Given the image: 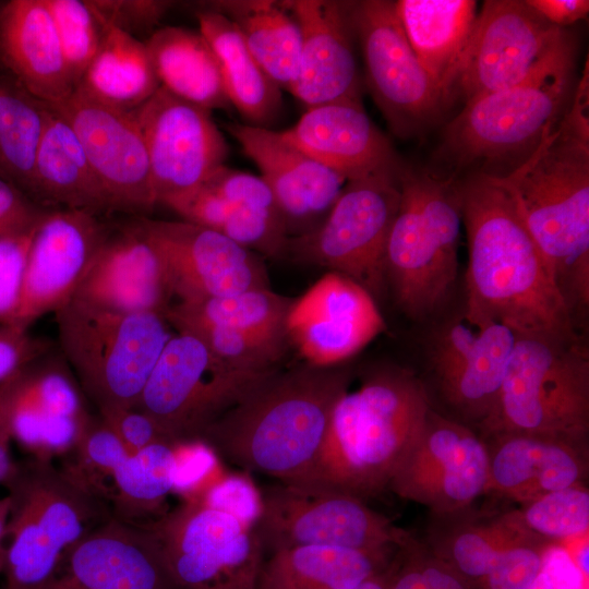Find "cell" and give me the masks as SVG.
I'll list each match as a JSON object with an SVG mask.
<instances>
[{
  "label": "cell",
  "instance_id": "cell-1",
  "mask_svg": "<svg viewBox=\"0 0 589 589\" xmlns=\"http://www.w3.org/2000/svg\"><path fill=\"white\" fill-rule=\"evenodd\" d=\"M460 190L468 264L465 321L516 336L578 337L569 310L506 192L481 173Z\"/></svg>",
  "mask_w": 589,
  "mask_h": 589
},
{
  "label": "cell",
  "instance_id": "cell-2",
  "mask_svg": "<svg viewBox=\"0 0 589 589\" xmlns=\"http://www.w3.org/2000/svg\"><path fill=\"white\" fill-rule=\"evenodd\" d=\"M588 85L527 158L506 176H492L509 196L537 244L568 310L589 304Z\"/></svg>",
  "mask_w": 589,
  "mask_h": 589
},
{
  "label": "cell",
  "instance_id": "cell-3",
  "mask_svg": "<svg viewBox=\"0 0 589 589\" xmlns=\"http://www.w3.org/2000/svg\"><path fill=\"white\" fill-rule=\"evenodd\" d=\"M349 385V371L337 365L273 372L199 438L239 467L298 483L315 462L335 404Z\"/></svg>",
  "mask_w": 589,
  "mask_h": 589
},
{
  "label": "cell",
  "instance_id": "cell-4",
  "mask_svg": "<svg viewBox=\"0 0 589 589\" xmlns=\"http://www.w3.org/2000/svg\"><path fill=\"white\" fill-rule=\"evenodd\" d=\"M432 410L423 383L404 369H385L349 386L335 404L321 450L298 483L359 498L388 488Z\"/></svg>",
  "mask_w": 589,
  "mask_h": 589
},
{
  "label": "cell",
  "instance_id": "cell-5",
  "mask_svg": "<svg viewBox=\"0 0 589 589\" xmlns=\"http://www.w3.org/2000/svg\"><path fill=\"white\" fill-rule=\"evenodd\" d=\"M400 201L389 231L386 283L398 306L422 320L450 294L458 271L460 190L453 179L400 167Z\"/></svg>",
  "mask_w": 589,
  "mask_h": 589
},
{
  "label": "cell",
  "instance_id": "cell-6",
  "mask_svg": "<svg viewBox=\"0 0 589 589\" xmlns=\"http://www.w3.org/2000/svg\"><path fill=\"white\" fill-rule=\"evenodd\" d=\"M10 513L3 589H35L65 552L112 514L107 503L48 459L15 465L4 482Z\"/></svg>",
  "mask_w": 589,
  "mask_h": 589
},
{
  "label": "cell",
  "instance_id": "cell-7",
  "mask_svg": "<svg viewBox=\"0 0 589 589\" xmlns=\"http://www.w3.org/2000/svg\"><path fill=\"white\" fill-rule=\"evenodd\" d=\"M55 316L65 362L98 411L136 407L173 335L165 315L116 311L72 298Z\"/></svg>",
  "mask_w": 589,
  "mask_h": 589
},
{
  "label": "cell",
  "instance_id": "cell-8",
  "mask_svg": "<svg viewBox=\"0 0 589 589\" xmlns=\"http://www.w3.org/2000/svg\"><path fill=\"white\" fill-rule=\"evenodd\" d=\"M488 434L524 433L585 445L589 429V352L578 336H517Z\"/></svg>",
  "mask_w": 589,
  "mask_h": 589
},
{
  "label": "cell",
  "instance_id": "cell-9",
  "mask_svg": "<svg viewBox=\"0 0 589 589\" xmlns=\"http://www.w3.org/2000/svg\"><path fill=\"white\" fill-rule=\"evenodd\" d=\"M573 68L574 48L567 35L521 82L466 101L445 128V153L467 165L534 147L562 117Z\"/></svg>",
  "mask_w": 589,
  "mask_h": 589
},
{
  "label": "cell",
  "instance_id": "cell-10",
  "mask_svg": "<svg viewBox=\"0 0 589 589\" xmlns=\"http://www.w3.org/2000/svg\"><path fill=\"white\" fill-rule=\"evenodd\" d=\"M400 167L348 181L324 220L288 238L284 254L345 275L380 296L387 284L386 244L400 201Z\"/></svg>",
  "mask_w": 589,
  "mask_h": 589
},
{
  "label": "cell",
  "instance_id": "cell-11",
  "mask_svg": "<svg viewBox=\"0 0 589 589\" xmlns=\"http://www.w3.org/2000/svg\"><path fill=\"white\" fill-rule=\"evenodd\" d=\"M254 530L269 554L303 545L390 553L409 542L404 531L357 496L287 482L264 490Z\"/></svg>",
  "mask_w": 589,
  "mask_h": 589
},
{
  "label": "cell",
  "instance_id": "cell-12",
  "mask_svg": "<svg viewBox=\"0 0 589 589\" xmlns=\"http://www.w3.org/2000/svg\"><path fill=\"white\" fill-rule=\"evenodd\" d=\"M230 369L196 337L177 332L166 344L136 407L178 443L204 429L273 373Z\"/></svg>",
  "mask_w": 589,
  "mask_h": 589
},
{
  "label": "cell",
  "instance_id": "cell-13",
  "mask_svg": "<svg viewBox=\"0 0 589 589\" xmlns=\"http://www.w3.org/2000/svg\"><path fill=\"white\" fill-rule=\"evenodd\" d=\"M144 525L179 589H255L265 552L240 517L191 500Z\"/></svg>",
  "mask_w": 589,
  "mask_h": 589
},
{
  "label": "cell",
  "instance_id": "cell-14",
  "mask_svg": "<svg viewBox=\"0 0 589 589\" xmlns=\"http://www.w3.org/2000/svg\"><path fill=\"white\" fill-rule=\"evenodd\" d=\"M348 12L361 44L369 88L389 128L400 137L419 133L438 116L448 96L414 55L395 2H348Z\"/></svg>",
  "mask_w": 589,
  "mask_h": 589
},
{
  "label": "cell",
  "instance_id": "cell-15",
  "mask_svg": "<svg viewBox=\"0 0 589 589\" xmlns=\"http://www.w3.org/2000/svg\"><path fill=\"white\" fill-rule=\"evenodd\" d=\"M489 464V445L479 435L432 408L388 488L436 514L453 515L485 492Z\"/></svg>",
  "mask_w": 589,
  "mask_h": 589
},
{
  "label": "cell",
  "instance_id": "cell-16",
  "mask_svg": "<svg viewBox=\"0 0 589 589\" xmlns=\"http://www.w3.org/2000/svg\"><path fill=\"white\" fill-rule=\"evenodd\" d=\"M133 113L145 141L157 204L197 190L225 165L228 147L209 110L160 86Z\"/></svg>",
  "mask_w": 589,
  "mask_h": 589
},
{
  "label": "cell",
  "instance_id": "cell-17",
  "mask_svg": "<svg viewBox=\"0 0 589 589\" xmlns=\"http://www.w3.org/2000/svg\"><path fill=\"white\" fill-rule=\"evenodd\" d=\"M567 36L526 1H484L455 84L466 101L525 80Z\"/></svg>",
  "mask_w": 589,
  "mask_h": 589
},
{
  "label": "cell",
  "instance_id": "cell-18",
  "mask_svg": "<svg viewBox=\"0 0 589 589\" xmlns=\"http://www.w3.org/2000/svg\"><path fill=\"white\" fill-rule=\"evenodd\" d=\"M51 106L80 140L111 212H151L157 203L145 141L133 111L103 104L80 88Z\"/></svg>",
  "mask_w": 589,
  "mask_h": 589
},
{
  "label": "cell",
  "instance_id": "cell-19",
  "mask_svg": "<svg viewBox=\"0 0 589 589\" xmlns=\"http://www.w3.org/2000/svg\"><path fill=\"white\" fill-rule=\"evenodd\" d=\"M97 216L67 208L44 214L32 237L16 309L4 324L28 328L74 297L107 231Z\"/></svg>",
  "mask_w": 589,
  "mask_h": 589
},
{
  "label": "cell",
  "instance_id": "cell-20",
  "mask_svg": "<svg viewBox=\"0 0 589 589\" xmlns=\"http://www.w3.org/2000/svg\"><path fill=\"white\" fill-rule=\"evenodd\" d=\"M142 223L165 264L172 300L199 301L268 287L262 261L221 232L185 220Z\"/></svg>",
  "mask_w": 589,
  "mask_h": 589
},
{
  "label": "cell",
  "instance_id": "cell-21",
  "mask_svg": "<svg viewBox=\"0 0 589 589\" xmlns=\"http://www.w3.org/2000/svg\"><path fill=\"white\" fill-rule=\"evenodd\" d=\"M516 334L494 323L482 328L450 321L432 336L429 357L442 399L459 417L480 428L492 416Z\"/></svg>",
  "mask_w": 589,
  "mask_h": 589
},
{
  "label": "cell",
  "instance_id": "cell-22",
  "mask_svg": "<svg viewBox=\"0 0 589 589\" xmlns=\"http://www.w3.org/2000/svg\"><path fill=\"white\" fill-rule=\"evenodd\" d=\"M35 589H179L161 545L144 524L111 516L62 556Z\"/></svg>",
  "mask_w": 589,
  "mask_h": 589
},
{
  "label": "cell",
  "instance_id": "cell-23",
  "mask_svg": "<svg viewBox=\"0 0 589 589\" xmlns=\"http://www.w3.org/2000/svg\"><path fill=\"white\" fill-rule=\"evenodd\" d=\"M373 297L359 284L328 272L293 300L286 337L309 364L334 366L385 330Z\"/></svg>",
  "mask_w": 589,
  "mask_h": 589
},
{
  "label": "cell",
  "instance_id": "cell-24",
  "mask_svg": "<svg viewBox=\"0 0 589 589\" xmlns=\"http://www.w3.org/2000/svg\"><path fill=\"white\" fill-rule=\"evenodd\" d=\"M226 129L259 167L276 200L288 238L316 228L348 181L308 156L281 132L236 122Z\"/></svg>",
  "mask_w": 589,
  "mask_h": 589
},
{
  "label": "cell",
  "instance_id": "cell-25",
  "mask_svg": "<svg viewBox=\"0 0 589 589\" xmlns=\"http://www.w3.org/2000/svg\"><path fill=\"white\" fill-rule=\"evenodd\" d=\"M73 298L116 311L166 314L172 294L164 261L142 217L107 227Z\"/></svg>",
  "mask_w": 589,
  "mask_h": 589
},
{
  "label": "cell",
  "instance_id": "cell-26",
  "mask_svg": "<svg viewBox=\"0 0 589 589\" xmlns=\"http://www.w3.org/2000/svg\"><path fill=\"white\" fill-rule=\"evenodd\" d=\"M301 31L297 75L288 89L308 108L360 100L348 2L292 0Z\"/></svg>",
  "mask_w": 589,
  "mask_h": 589
},
{
  "label": "cell",
  "instance_id": "cell-27",
  "mask_svg": "<svg viewBox=\"0 0 589 589\" xmlns=\"http://www.w3.org/2000/svg\"><path fill=\"white\" fill-rule=\"evenodd\" d=\"M49 354L21 372L11 404L13 438L48 460L74 448L91 417L69 368Z\"/></svg>",
  "mask_w": 589,
  "mask_h": 589
},
{
  "label": "cell",
  "instance_id": "cell-28",
  "mask_svg": "<svg viewBox=\"0 0 589 589\" xmlns=\"http://www.w3.org/2000/svg\"><path fill=\"white\" fill-rule=\"evenodd\" d=\"M281 133L347 181L400 166L390 142L371 121L361 100L308 108L296 124Z\"/></svg>",
  "mask_w": 589,
  "mask_h": 589
},
{
  "label": "cell",
  "instance_id": "cell-29",
  "mask_svg": "<svg viewBox=\"0 0 589 589\" xmlns=\"http://www.w3.org/2000/svg\"><path fill=\"white\" fill-rule=\"evenodd\" d=\"M0 62L32 95L50 105L76 89L45 0L0 3Z\"/></svg>",
  "mask_w": 589,
  "mask_h": 589
},
{
  "label": "cell",
  "instance_id": "cell-30",
  "mask_svg": "<svg viewBox=\"0 0 589 589\" xmlns=\"http://www.w3.org/2000/svg\"><path fill=\"white\" fill-rule=\"evenodd\" d=\"M493 436L495 442L489 447V478L484 493H496L524 504L582 483L584 445L524 433Z\"/></svg>",
  "mask_w": 589,
  "mask_h": 589
},
{
  "label": "cell",
  "instance_id": "cell-31",
  "mask_svg": "<svg viewBox=\"0 0 589 589\" xmlns=\"http://www.w3.org/2000/svg\"><path fill=\"white\" fill-rule=\"evenodd\" d=\"M29 197L45 208L99 215L111 212L107 195L69 122L48 104Z\"/></svg>",
  "mask_w": 589,
  "mask_h": 589
},
{
  "label": "cell",
  "instance_id": "cell-32",
  "mask_svg": "<svg viewBox=\"0 0 589 589\" xmlns=\"http://www.w3.org/2000/svg\"><path fill=\"white\" fill-rule=\"evenodd\" d=\"M397 15L418 60L448 96L477 19L472 0H399Z\"/></svg>",
  "mask_w": 589,
  "mask_h": 589
},
{
  "label": "cell",
  "instance_id": "cell-33",
  "mask_svg": "<svg viewBox=\"0 0 589 589\" xmlns=\"http://www.w3.org/2000/svg\"><path fill=\"white\" fill-rule=\"evenodd\" d=\"M389 553L303 545L264 558L255 589H351L385 570Z\"/></svg>",
  "mask_w": 589,
  "mask_h": 589
},
{
  "label": "cell",
  "instance_id": "cell-34",
  "mask_svg": "<svg viewBox=\"0 0 589 589\" xmlns=\"http://www.w3.org/2000/svg\"><path fill=\"white\" fill-rule=\"evenodd\" d=\"M199 32L213 49L230 104L251 125L265 127L281 106L279 86L248 49L235 24L211 8L196 12Z\"/></svg>",
  "mask_w": 589,
  "mask_h": 589
},
{
  "label": "cell",
  "instance_id": "cell-35",
  "mask_svg": "<svg viewBox=\"0 0 589 589\" xmlns=\"http://www.w3.org/2000/svg\"><path fill=\"white\" fill-rule=\"evenodd\" d=\"M145 45L160 86L209 111L230 105L217 58L200 32L163 27Z\"/></svg>",
  "mask_w": 589,
  "mask_h": 589
},
{
  "label": "cell",
  "instance_id": "cell-36",
  "mask_svg": "<svg viewBox=\"0 0 589 589\" xmlns=\"http://www.w3.org/2000/svg\"><path fill=\"white\" fill-rule=\"evenodd\" d=\"M208 8L228 17L265 73L289 89L298 71L301 31L290 1L221 0Z\"/></svg>",
  "mask_w": 589,
  "mask_h": 589
},
{
  "label": "cell",
  "instance_id": "cell-37",
  "mask_svg": "<svg viewBox=\"0 0 589 589\" xmlns=\"http://www.w3.org/2000/svg\"><path fill=\"white\" fill-rule=\"evenodd\" d=\"M103 21L101 44L77 88L103 104L133 111L160 83L145 43Z\"/></svg>",
  "mask_w": 589,
  "mask_h": 589
},
{
  "label": "cell",
  "instance_id": "cell-38",
  "mask_svg": "<svg viewBox=\"0 0 589 589\" xmlns=\"http://www.w3.org/2000/svg\"><path fill=\"white\" fill-rule=\"evenodd\" d=\"M173 442H158L139 452L127 453L107 479L111 488L113 517L141 524L155 514L176 485L178 459Z\"/></svg>",
  "mask_w": 589,
  "mask_h": 589
},
{
  "label": "cell",
  "instance_id": "cell-39",
  "mask_svg": "<svg viewBox=\"0 0 589 589\" xmlns=\"http://www.w3.org/2000/svg\"><path fill=\"white\" fill-rule=\"evenodd\" d=\"M293 300L269 288L191 302L172 303L165 317L180 330L204 325L252 334L286 336L285 322Z\"/></svg>",
  "mask_w": 589,
  "mask_h": 589
},
{
  "label": "cell",
  "instance_id": "cell-40",
  "mask_svg": "<svg viewBox=\"0 0 589 589\" xmlns=\"http://www.w3.org/2000/svg\"><path fill=\"white\" fill-rule=\"evenodd\" d=\"M47 110L48 103L0 69V176L28 197Z\"/></svg>",
  "mask_w": 589,
  "mask_h": 589
},
{
  "label": "cell",
  "instance_id": "cell-41",
  "mask_svg": "<svg viewBox=\"0 0 589 589\" xmlns=\"http://www.w3.org/2000/svg\"><path fill=\"white\" fill-rule=\"evenodd\" d=\"M533 537L512 513L461 525L432 552L472 589H479L506 550Z\"/></svg>",
  "mask_w": 589,
  "mask_h": 589
},
{
  "label": "cell",
  "instance_id": "cell-42",
  "mask_svg": "<svg viewBox=\"0 0 589 589\" xmlns=\"http://www.w3.org/2000/svg\"><path fill=\"white\" fill-rule=\"evenodd\" d=\"M515 514L534 537L563 542L588 533L589 492L582 483L553 491L521 504Z\"/></svg>",
  "mask_w": 589,
  "mask_h": 589
},
{
  "label": "cell",
  "instance_id": "cell-43",
  "mask_svg": "<svg viewBox=\"0 0 589 589\" xmlns=\"http://www.w3.org/2000/svg\"><path fill=\"white\" fill-rule=\"evenodd\" d=\"M52 17L70 75L77 88L96 56L104 21L91 0H45Z\"/></svg>",
  "mask_w": 589,
  "mask_h": 589
},
{
  "label": "cell",
  "instance_id": "cell-44",
  "mask_svg": "<svg viewBox=\"0 0 589 589\" xmlns=\"http://www.w3.org/2000/svg\"><path fill=\"white\" fill-rule=\"evenodd\" d=\"M232 370L247 373L271 372L283 354L286 336H269L204 325L184 327Z\"/></svg>",
  "mask_w": 589,
  "mask_h": 589
},
{
  "label": "cell",
  "instance_id": "cell-45",
  "mask_svg": "<svg viewBox=\"0 0 589 589\" xmlns=\"http://www.w3.org/2000/svg\"><path fill=\"white\" fill-rule=\"evenodd\" d=\"M387 567L389 589H472L444 561L410 544Z\"/></svg>",
  "mask_w": 589,
  "mask_h": 589
},
{
  "label": "cell",
  "instance_id": "cell-46",
  "mask_svg": "<svg viewBox=\"0 0 589 589\" xmlns=\"http://www.w3.org/2000/svg\"><path fill=\"white\" fill-rule=\"evenodd\" d=\"M530 538L506 550L479 589H528L542 572L549 541Z\"/></svg>",
  "mask_w": 589,
  "mask_h": 589
},
{
  "label": "cell",
  "instance_id": "cell-47",
  "mask_svg": "<svg viewBox=\"0 0 589 589\" xmlns=\"http://www.w3.org/2000/svg\"><path fill=\"white\" fill-rule=\"evenodd\" d=\"M35 228L29 232L0 238V324L7 323L16 309Z\"/></svg>",
  "mask_w": 589,
  "mask_h": 589
},
{
  "label": "cell",
  "instance_id": "cell-48",
  "mask_svg": "<svg viewBox=\"0 0 589 589\" xmlns=\"http://www.w3.org/2000/svg\"><path fill=\"white\" fill-rule=\"evenodd\" d=\"M99 15L112 26L134 36L151 31L173 5L164 0H92Z\"/></svg>",
  "mask_w": 589,
  "mask_h": 589
},
{
  "label": "cell",
  "instance_id": "cell-49",
  "mask_svg": "<svg viewBox=\"0 0 589 589\" xmlns=\"http://www.w3.org/2000/svg\"><path fill=\"white\" fill-rule=\"evenodd\" d=\"M52 342L33 336L27 327L0 324V383L48 354Z\"/></svg>",
  "mask_w": 589,
  "mask_h": 589
},
{
  "label": "cell",
  "instance_id": "cell-50",
  "mask_svg": "<svg viewBox=\"0 0 589 589\" xmlns=\"http://www.w3.org/2000/svg\"><path fill=\"white\" fill-rule=\"evenodd\" d=\"M99 417L130 453L158 442H173L153 418L137 408L101 411Z\"/></svg>",
  "mask_w": 589,
  "mask_h": 589
},
{
  "label": "cell",
  "instance_id": "cell-51",
  "mask_svg": "<svg viewBox=\"0 0 589 589\" xmlns=\"http://www.w3.org/2000/svg\"><path fill=\"white\" fill-rule=\"evenodd\" d=\"M48 209L0 176V238L32 231Z\"/></svg>",
  "mask_w": 589,
  "mask_h": 589
},
{
  "label": "cell",
  "instance_id": "cell-52",
  "mask_svg": "<svg viewBox=\"0 0 589 589\" xmlns=\"http://www.w3.org/2000/svg\"><path fill=\"white\" fill-rule=\"evenodd\" d=\"M199 501L229 512L253 527L261 508V496L255 495L250 483L239 478H229V480L223 481L212 488L203 500Z\"/></svg>",
  "mask_w": 589,
  "mask_h": 589
},
{
  "label": "cell",
  "instance_id": "cell-53",
  "mask_svg": "<svg viewBox=\"0 0 589 589\" xmlns=\"http://www.w3.org/2000/svg\"><path fill=\"white\" fill-rule=\"evenodd\" d=\"M544 570L554 589H588V579L573 562L567 549L560 542H548L543 550Z\"/></svg>",
  "mask_w": 589,
  "mask_h": 589
},
{
  "label": "cell",
  "instance_id": "cell-54",
  "mask_svg": "<svg viewBox=\"0 0 589 589\" xmlns=\"http://www.w3.org/2000/svg\"><path fill=\"white\" fill-rule=\"evenodd\" d=\"M21 372L0 383V483L7 481L15 467L10 456V443L13 438L11 404Z\"/></svg>",
  "mask_w": 589,
  "mask_h": 589
},
{
  "label": "cell",
  "instance_id": "cell-55",
  "mask_svg": "<svg viewBox=\"0 0 589 589\" xmlns=\"http://www.w3.org/2000/svg\"><path fill=\"white\" fill-rule=\"evenodd\" d=\"M537 13L554 26L573 24L587 16V0H529L526 1Z\"/></svg>",
  "mask_w": 589,
  "mask_h": 589
},
{
  "label": "cell",
  "instance_id": "cell-56",
  "mask_svg": "<svg viewBox=\"0 0 589 589\" xmlns=\"http://www.w3.org/2000/svg\"><path fill=\"white\" fill-rule=\"evenodd\" d=\"M351 589H389L387 568L363 580Z\"/></svg>",
  "mask_w": 589,
  "mask_h": 589
},
{
  "label": "cell",
  "instance_id": "cell-57",
  "mask_svg": "<svg viewBox=\"0 0 589 589\" xmlns=\"http://www.w3.org/2000/svg\"><path fill=\"white\" fill-rule=\"evenodd\" d=\"M528 589H554L549 575L542 570Z\"/></svg>",
  "mask_w": 589,
  "mask_h": 589
},
{
  "label": "cell",
  "instance_id": "cell-58",
  "mask_svg": "<svg viewBox=\"0 0 589 589\" xmlns=\"http://www.w3.org/2000/svg\"><path fill=\"white\" fill-rule=\"evenodd\" d=\"M10 513V497L7 495L5 497L0 498V517L9 515Z\"/></svg>",
  "mask_w": 589,
  "mask_h": 589
},
{
  "label": "cell",
  "instance_id": "cell-59",
  "mask_svg": "<svg viewBox=\"0 0 589 589\" xmlns=\"http://www.w3.org/2000/svg\"><path fill=\"white\" fill-rule=\"evenodd\" d=\"M0 3H1V2H0ZM1 68H3V67H2V64H1V62H0V69H1Z\"/></svg>",
  "mask_w": 589,
  "mask_h": 589
}]
</instances>
